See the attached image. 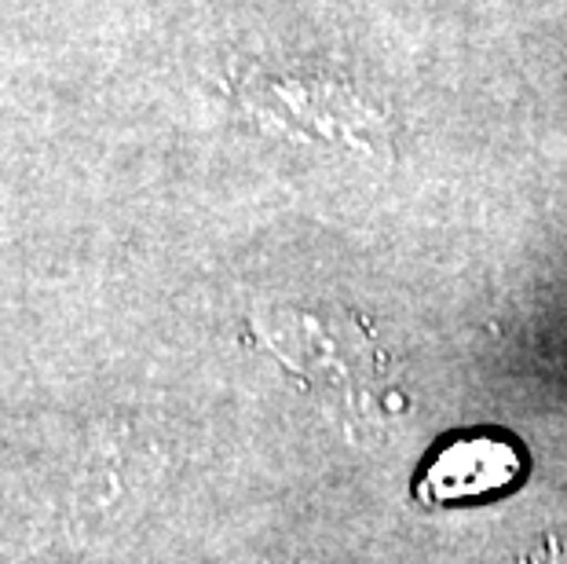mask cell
I'll use <instances>...</instances> for the list:
<instances>
[{
  "mask_svg": "<svg viewBox=\"0 0 567 564\" xmlns=\"http://www.w3.org/2000/svg\"><path fill=\"white\" fill-rule=\"evenodd\" d=\"M520 443L505 433L476 429V433L451 437L432 454L425 473L417 480V499L429 506L465 499H487L494 491L513 488L524 476Z\"/></svg>",
  "mask_w": 567,
  "mask_h": 564,
  "instance_id": "obj_1",
  "label": "cell"
},
{
  "mask_svg": "<svg viewBox=\"0 0 567 564\" xmlns=\"http://www.w3.org/2000/svg\"><path fill=\"white\" fill-rule=\"evenodd\" d=\"M249 100L268 114H286L289 122L300 125H326L337 129L341 122H370V106L352 95L344 85L330 78L311 74H268L249 81Z\"/></svg>",
  "mask_w": 567,
  "mask_h": 564,
  "instance_id": "obj_2",
  "label": "cell"
}]
</instances>
